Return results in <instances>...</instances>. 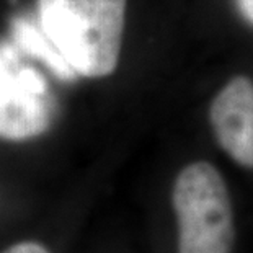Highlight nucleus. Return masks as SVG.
<instances>
[{
	"mask_svg": "<svg viewBox=\"0 0 253 253\" xmlns=\"http://www.w3.org/2000/svg\"><path fill=\"white\" fill-rule=\"evenodd\" d=\"M40 26L75 74L105 77L118 66L126 0H38Z\"/></svg>",
	"mask_w": 253,
	"mask_h": 253,
	"instance_id": "1",
	"label": "nucleus"
},
{
	"mask_svg": "<svg viewBox=\"0 0 253 253\" xmlns=\"http://www.w3.org/2000/svg\"><path fill=\"white\" fill-rule=\"evenodd\" d=\"M237 5L244 18L253 25V0H237Z\"/></svg>",
	"mask_w": 253,
	"mask_h": 253,
	"instance_id": "7",
	"label": "nucleus"
},
{
	"mask_svg": "<svg viewBox=\"0 0 253 253\" xmlns=\"http://www.w3.org/2000/svg\"><path fill=\"white\" fill-rule=\"evenodd\" d=\"M54 96L44 77L0 49V139L41 136L54 118Z\"/></svg>",
	"mask_w": 253,
	"mask_h": 253,
	"instance_id": "3",
	"label": "nucleus"
},
{
	"mask_svg": "<svg viewBox=\"0 0 253 253\" xmlns=\"http://www.w3.org/2000/svg\"><path fill=\"white\" fill-rule=\"evenodd\" d=\"M171 201L178 220V253H232V203L216 167L208 162L185 167L175 180Z\"/></svg>",
	"mask_w": 253,
	"mask_h": 253,
	"instance_id": "2",
	"label": "nucleus"
},
{
	"mask_svg": "<svg viewBox=\"0 0 253 253\" xmlns=\"http://www.w3.org/2000/svg\"><path fill=\"white\" fill-rule=\"evenodd\" d=\"M3 253H49L44 247L35 242H23V244H17L13 247H10Z\"/></svg>",
	"mask_w": 253,
	"mask_h": 253,
	"instance_id": "6",
	"label": "nucleus"
},
{
	"mask_svg": "<svg viewBox=\"0 0 253 253\" xmlns=\"http://www.w3.org/2000/svg\"><path fill=\"white\" fill-rule=\"evenodd\" d=\"M214 136L237 164L253 169V82L234 77L212 100L209 110Z\"/></svg>",
	"mask_w": 253,
	"mask_h": 253,
	"instance_id": "4",
	"label": "nucleus"
},
{
	"mask_svg": "<svg viewBox=\"0 0 253 253\" xmlns=\"http://www.w3.org/2000/svg\"><path fill=\"white\" fill-rule=\"evenodd\" d=\"M15 31H17V40L21 42V46L26 47L31 54L40 56L42 61L47 62V66L61 79H74L77 75L74 69L64 61V57L56 51V47L51 44L46 35L42 33L41 26L35 28L33 23L21 20L15 26Z\"/></svg>",
	"mask_w": 253,
	"mask_h": 253,
	"instance_id": "5",
	"label": "nucleus"
}]
</instances>
